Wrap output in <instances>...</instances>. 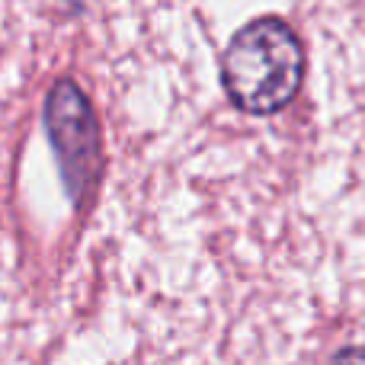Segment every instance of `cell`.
<instances>
[{"label":"cell","instance_id":"3957f363","mask_svg":"<svg viewBox=\"0 0 365 365\" xmlns=\"http://www.w3.org/2000/svg\"><path fill=\"white\" fill-rule=\"evenodd\" d=\"M330 365H365V349L353 346V349H343V353H336Z\"/></svg>","mask_w":365,"mask_h":365},{"label":"cell","instance_id":"7a4b0ae2","mask_svg":"<svg viewBox=\"0 0 365 365\" xmlns=\"http://www.w3.org/2000/svg\"><path fill=\"white\" fill-rule=\"evenodd\" d=\"M45 125L55 145L64 182L77 202L87 195L100 173V128L93 109L74 81H58L45 103Z\"/></svg>","mask_w":365,"mask_h":365},{"label":"cell","instance_id":"6da1fadb","mask_svg":"<svg viewBox=\"0 0 365 365\" xmlns=\"http://www.w3.org/2000/svg\"><path fill=\"white\" fill-rule=\"evenodd\" d=\"M302 42L276 16L244 26L221 58V83L227 96L250 115H269L289 106L302 87Z\"/></svg>","mask_w":365,"mask_h":365}]
</instances>
